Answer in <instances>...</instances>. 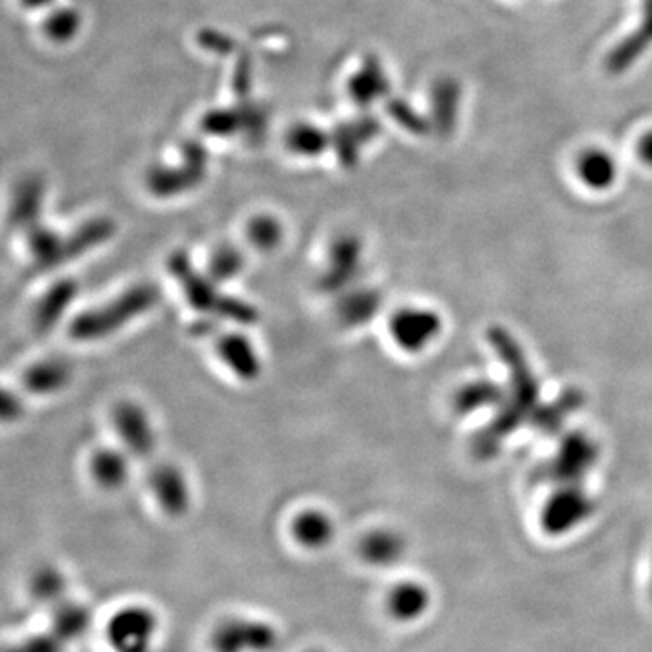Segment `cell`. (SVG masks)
<instances>
[{"instance_id":"cell-8","label":"cell","mask_w":652,"mask_h":652,"mask_svg":"<svg viewBox=\"0 0 652 652\" xmlns=\"http://www.w3.org/2000/svg\"><path fill=\"white\" fill-rule=\"evenodd\" d=\"M361 242L351 234H345L330 245L329 259L323 274L319 278V286L324 292H340L350 285L361 264Z\"/></svg>"},{"instance_id":"cell-19","label":"cell","mask_w":652,"mask_h":652,"mask_svg":"<svg viewBox=\"0 0 652 652\" xmlns=\"http://www.w3.org/2000/svg\"><path fill=\"white\" fill-rule=\"evenodd\" d=\"M388 91V77H386L381 62L373 59V56L365 62V66L350 80L351 99L356 100V104L361 105V107H370L378 100L386 97Z\"/></svg>"},{"instance_id":"cell-22","label":"cell","mask_w":652,"mask_h":652,"mask_svg":"<svg viewBox=\"0 0 652 652\" xmlns=\"http://www.w3.org/2000/svg\"><path fill=\"white\" fill-rule=\"evenodd\" d=\"M42 197H44V187L39 180H26L23 186H18L12 210L13 226L26 232L40 223Z\"/></svg>"},{"instance_id":"cell-20","label":"cell","mask_w":652,"mask_h":652,"mask_svg":"<svg viewBox=\"0 0 652 652\" xmlns=\"http://www.w3.org/2000/svg\"><path fill=\"white\" fill-rule=\"evenodd\" d=\"M576 172L592 191H605L613 186L618 176V165L611 154L602 149H589L581 154L576 164Z\"/></svg>"},{"instance_id":"cell-16","label":"cell","mask_w":652,"mask_h":652,"mask_svg":"<svg viewBox=\"0 0 652 652\" xmlns=\"http://www.w3.org/2000/svg\"><path fill=\"white\" fill-rule=\"evenodd\" d=\"M405 551V538L392 529H373L367 533L359 544L362 562L372 567H389L397 564Z\"/></svg>"},{"instance_id":"cell-25","label":"cell","mask_w":652,"mask_h":652,"mask_svg":"<svg viewBox=\"0 0 652 652\" xmlns=\"http://www.w3.org/2000/svg\"><path fill=\"white\" fill-rule=\"evenodd\" d=\"M379 127H381L379 122L372 120V118H362L357 124L346 127L345 132H341L335 142L340 149L341 162L348 167L356 164L359 148L378 135Z\"/></svg>"},{"instance_id":"cell-14","label":"cell","mask_w":652,"mask_h":652,"mask_svg":"<svg viewBox=\"0 0 652 652\" xmlns=\"http://www.w3.org/2000/svg\"><path fill=\"white\" fill-rule=\"evenodd\" d=\"M216 350L220 354L221 361L226 362L238 378L243 381H256L259 378L261 361L247 335L227 332L216 341Z\"/></svg>"},{"instance_id":"cell-13","label":"cell","mask_w":652,"mask_h":652,"mask_svg":"<svg viewBox=\"0 0 652 652\" xmlns=\"http://www.w3.org/2000/svg\"><path fill=\"white\" fill-rule=\"evenodd\" d=\"M652 46V0H643V18L640 28L622 40L609 53L605 67L611 75H622L640 61L641 55Z\"/></svg>"},{"instance_id":"cell-11","label":"cell","mask_w":652,"mask_h":652,"mask_svg":"<svg viewBox=\"0 0 652 652\" xmlns=\"http://www.w3.org/2000/svg\"><path fill=\"white\" fill-rule=\"evenodd\" d=\"M151 489L159 508L169 516L186 515L191 506V494L180 468L175 464H162L151 473Z\"/></svg>"},{"instance_id":"cell-7","label":"cell","mask_w":652,"mask_h":652,"mask_svg":"<svg viewBox=\"0 0 652 652\" xmlns=\"http://www.w3.org/2000/svg\"><path fill=\"white\" fill-rule=\"evenodd\" d=\"M115 221H111L110 218H94V220L86 221L84 226L78 227L77 231L62 236L61 245L53 254L46 272L61 269L64 265L72 264L73 259L80 258L89 251L104 245L115 236Z\"/></svg>"},{"instance_id":"cell-4","label":"cell","mask_w":652,"mask_h":652,"mask_svg":"<svg viewBox=\"0 0 652 652\" xmlns=\"http://www.w3.org/2000/svg\"><path fill=\"white\" fill-rule=\"evenodd\" d=\"M280 640L274 625L256 618H229L210 636L213 652H270Z\"/></svg>"},{"instance_id":"cell-10","label":"cell","mask_w":652,"mask_h":652,"mask_svg":"<svg viewBox=\"0 0 652 652\" xmlns=\"http://www.w3.org/2000/svg\"><path fill=\"white\" fill-rule=\"evenodd\" d=\"M113 424L132 456L149 457L154 450V432L142 406L122 400L113 410Z\"/></svg>"},{"instance_id":"cell-35","label":"cell","mask_w":652,"mask_h":652,"mask_svg":"<svg viewBox=\"0 0 652 652\" xmlns=\"http://www.w3.org/2000/svg\"><path fill=\"white\" fill-rule=\"evenodd\" d=\"M23 413V402L18 400L17 395L12 392H4L2 395V419L4 421H13Z\"/></svg>"},{"instance_id":"cell-36","label":"cell","mask_w":652,"mask_h":652,"mask_svg":"<svg viewBox=\"0 0 652 652\" xmlns=\"http://www.w3.org/2000/svg\"><path fill=\"white\" fill-rule=\"evenodd\" d=\"M638 156L643 164L652 167V131L647 132L645 137H641L640 143H638Z\"/></svg>"},{"instance_id":"cell-33","label":"cell","mask_w":652,"mask_h":652,"mask_svg":"<svg viewBox=\"0 0 652 652\" xmlns=\"http://www.w3.org/2000/svg\"><path fill=\"white\" fill-rule=\"evenodd\" d=\"M62 645L64 641L55 632H51V635L31 636L7 652H61Z\"/></svg>"},{"instance_id":"cell-34","label":"cell","mask_w":652,"mask_h":652,"mask_svg":"<svg viewBox=\"0 0 652 652\" xmlns=\"http://www.w3.org/2000/svg\"><path fill=\"white\" fill-rule=\"evenodd\" d=\"M495 386H489V384L478 383L472 388L468 389L466 394L461 395V399H459V406H461L462 411H470L473 408H478V406L483 405L484 399L495 400Z\"/></svg>"},{"instance_id":"cell-6","label":"cell","mask_w":652,"mask_h":652,"mask_svg":"<svg viewBox=\"0 0 652 652\" xmlns=\"http://www.w3.org/2000/svg\"><path fill=\"white\" fill-rule=\"evenodd\" d=\"M205 175V153L202 149H187L186 162L181 167H158L149 176V189L154 196L172 197L191 191Z\"/></svg>"},{"instance_id":"cell-24","label":"cell","mask_w":652,"mask_h":652,"mask_svg":"<svg viewBox=\"0 0 652 652\" xmlns=\"http://www.w3.org/2000/svg\"><path fill=\"white\" fill-rule=\"evenodd\" d=\"M330 145V137L321 127L312 124H297L286 132V148L292 153L305 158H314L323 154Z\"/></svg>"},{"instance_id":"cell-17","label":"cell","mask_w":652,"mask_h":652,"mask_svg":"<svg viewBox=\"0 0 652 652\" xmlns=\"http://www.w3.org/2000/svg\"><path fill=\"white\" fill-rule=\"evenodd\" d=\"M461 107V86L456 78H440L432 89V126L440 137L453 132Z\"/></svg>"},{"instance_id":"cell-5","label":"cell","mask_w":652,"mask_h":652,"mask_svg":"<svg viewBox=\"0 0 652 652\" xmlns=\"http://www.w3.org/2000/svg\"><path fill=\"white\" fill-rule=\"evenodd\" d=\"M440 327L439 314L424 308H402L389 323V335L400 350L416 354L424 350L439 335Z\"/></svg>"},{"instance_id":"cell-18","label":"cell","mask_w":652,"mask_h":652,"mask_svg":"<svg viewBox=\"0 0 652 652\" xmlns=\"http://www.w3.org/2000/svg\"><path fill=\"white\" fill-rule=\"evenodd\" d=\"M77 294L78 285L73 280L56 281L55 285L50 286V291L46 292L35 310V327L40 334L55 329Z\"/></svg>"},{"instance_id":"cell-38","label":"cell","mask_w":652,"mask_h":652,"mask_svg":"<svg viewBox=\"0 0 652 652\" xmlns=\"http://www.w3.org/2000/svg\"><path fill=\"white\" fill-rule=\"evenodd\" d=\"M307 652H327V651H321V649H314V651H307Z\"/></svg>"},{"instance_id":"cell-3","label":"cell","mask_w":652,"mask_h":652,"mask_svg":"<svg viewBox=\"0 0 652 652\" xmlns=\"http://www.w3.org/2000/svg\"><path fill=\"white\" fill-rule=\"evenodd\" d=\"M158 630V614L148 605L131 603L111 614L105 640L113 652H151Z\"/></svg>"},{"instance_id":"cell-27","label":"cell","mask_w":652,"mask_h":652,"mask_svg":"<svg viewBox=\"0 0 652 652\" xmlns=\"http://www.w3.org/2000/svg\"><path fill=\"white\" fill-rule=\"evenodd\" d=\"M379 307H381V297L378 292H351L341 302L340 316L346 324L359 327V324L368 323L375 312H379Z\"/></svg>"},{"instance_id":"cell-29","label":"cell","mask_w":652,"mask_h":652,"mask_svg":"<svg viewBox=\"0 0 652 652\" xmlns=\"http://www.w3.org/2000/svg\"><path fill=\"white\" fill-rule=\"evenodd\" d=\"M82 24V17L75 8H53L44 21V31L55 42L75 39Z\"/></svg>"},{"instance_id":"cell-15","label":"cell","mask_w":652,"mask_h":652,"mask_svg":"<svg viewBox=\"0 0 652 652\" xmlns=\"http://www.w3.org/2000/svg\"><path fill=\"white\" fill-rule=\"evenodd\" d=\"M291 533L297 546L307 551H319L334 540L335 524L324 511L305 510L294 516Z\"/></svg>"},{"instance_id":"cell-39","label":"cell","mask_w":652,"mask_h":652,"mask_svg":"<svg viewBox=\"0 0 652 652\" xmlns=\"http://www.w3.org/2000/svg\"><path fill=\"white\" fill-rule=\"evenodd\" d=\"M651 592H652V575H651Z\"/></svg>"},{"instance_id":"cell-21","label":"cell","mask_w":652,"mask_h":652,"mask_svg":"<svg viewBox=\"0 0 652 652\" xmlns=\"http://www.w3.org/2000/svg\"><path fill=\"white\" fill-rule=\"evenodd\" d=\"M72 379V368L59 359L37 362L24 373V386L37 395L55 394L64 388Z\"/></svg>"},{"instance_id":"cell-37","label":"cell","mask_w":652,"mask_h":652,"mask_svg":"<svg viewBox=\"0 0 652 652\" xmlns=\"http://www.w3.org/2000/svg\"><path fill=\"white\" fill-rule=\"evenodd\" d=\"M21 2L24 8H29V10H44V8H50L55 0H21Z\"/></svg>"},{"instance_id":"cell-26","label":"cell","mask_w":652,"mask_h":652,"mask_svg":"<svg viewBox=\"0 0 652 652\" xmlns=\"http://www.w3.org/2000/svg\"><path fill=\"white\" fill-rule=\"evenodd\" d=\"M243 269H245V256L242 251L236 245H221L208 259L207 276L220 285L238 278Z\"/></svg>"},{"instance_id":"cell-31","label":"cell","mask_w":652,"mask_h":652,"mask_svg":"<svg viewBox=\"0 0 652 652\" xmlns=\"http://www.w3.org/2000/svg\"><path fill=\"white\" fill-rule=\"evenodd\" d=\"M64 589H66V580L53 567H42L35 573L31 580V592L39 598L40 602H56L64 595Z\"/></svg>"},{"instance_id":"cell-32","label":"cell","mask_w":652,"mask_h":652,"mask_svg":"<svg viewBox=\"0 0 652 652\" xmlns=\"http://www.w3.org/2000/svg\"><path fill=\"white\" fill-rule=\"evenodd\" d=\"M389 115L394 116L395 120L399 122L400 126L406 127L408 131L416 135H426L432 129V122L419 115L410 104H406L402 100H395L388 105Z\"/></svg>"},{"instance_id":"cell-28","label":"cell","mask_w":652,"mask_h":652,"mask_svg":"<svg viewBox=\"0 0 652 652\" xmlns=\"http://www.w3.org/2000/svg\"><path fill=\"white\" fill-rule=\"evenodd\" d=\"M89 627V611L82 605L75 603H64L56 609L55 619H53V632L61 638L64 643L67 640H77Z\"/></svg>"},{"instance_id":"cell-1","label":"cell","mask_w":652,"mask_h":652,"mask_svg":"<svg viewBox=\"0 0 652 652\" xmlns=\"http://www.w3.org/2000/svg\"><path fill=\"white\" fill-rule=\"evenodd\" d=\"M169 272L180 283L187 302L194 310L213 314V316L234 321L238 324H245V327L258 321V310L251 303L220 292L216 281L210 280L208 276L200 274L194 269L191 258L183 251L170 254Z\"/></svg>"},{"instance_id":"cell-9","label":"cell","mask_w":652,"mask_h":652,"mask_svg":"<svg viewBox=\"0 0 652 652\" xmlns=\"http://www.w3.org/2000/svg\"><path fill=\"white\" fill-rule=\"evenodd\" d=\"M592 513V502L580 489H565L549 499L542 513V526L549 535L560 537L580 526Z\"/></svg>"},{"instance_id":"cell-2","label":"cell","mask_w":652,"mask_h":652,"mask_svg":"<svg viewBox=\"0 0 652 652\" xmlns=\"http://www.w3.org/2000/svg\"><path fill=\"white\" fill-rule=\"evenodd\" d=\"M159 299L158 286L153 283L127 289L122 296L105 303L104 307L93 308L80 314L69 327V335L75 341H99L124 329L132 319L140 318L156 307Z\"/></svg>"},{"instance_id":"cell-23","label":"cell","mask_w":652,"mask_h":652,"mask_svg":"<svg viewBox=\"0 0 652 652\" xmlns=\"http://www.w3.org/2000/svg\"><path fill=\"white\" fill-rule=\"evenodd\" d=\"M94 483L105 489L120 488L129 477V462L122 451L104 448L91 459Z\"/></svg>"},{"instance_id":"cell-12","label":"cell","mask_w":652,"mask_h":652,"mask_svg":"<svg viewBox=\"0 0 652 652\" xmlns=\"http://www.w3.org/2000/svg\"><path fill=\"white\" fill-rule=\"evenodd\" d=\"M430 605H432V592L424 584L416 580L395 584L384 600L386 613L400 624H411L422 618Z\"/></svg>"},{"instance_id":"cell-30","label":"cell","mask_w":652,"mask_h":652,"mask_svg":"<svg viewBox=\"0 0 652 652\" xmlns=\"http://www.w3.org/2000/svg\"><path fill=\"white\" fill-rule=\"evenodd\" d=\"M247 236L248 242L253 243L258 251L270 253L280 247V243L283 242V227L274 216L264 214V216H256L248 223Z\"/></svg>"}]
</instances>
